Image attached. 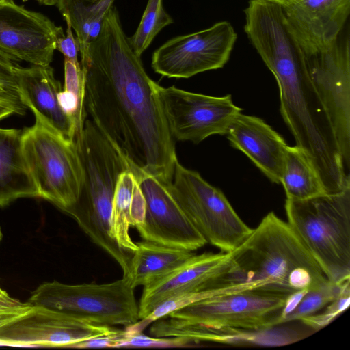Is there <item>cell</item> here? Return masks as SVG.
<instances>
[{"mask_svg":"<svg viewBox=\"0 0 350 350\" xmlns=\"http://www.w3.org/2000/svg\"><path fill=\"white\" fill-rule=\"evenodd\" d=\"M81 58L91 120L137 178L148 174L170 184L178 159L159 84L147 75L131 46L116 7Z\"/></svg>","mask_w":350,"mask_h":350,"instance_id":"obj_1","label":"cell"},{"mask_svg":"<svg viewBox=\"0 0 350 350\" xmlns=\"http://www.w3.org/2000/svg\"><path fill=\"white\" fill-rule=\"evenodd\" d=\"M255 49L277 81L280 113L296 142L317 170L327 193L350 185L335 132L312 79L305 53L286 27L271 29Z\"/></svg>","mask_w":350,"mask_h":350,"instance_id":"obj_2","label":"cell"},{"mask_svg":"<svg viewBox=\"0 0 350 350\" xmlns=\"http://www.w3.org/2000/svg\"><path fill=\"white\" fill-rule=\"evenodd\" d=\"M229 253L227 267L202 289L206 298L254 288L293 293L329 282L296 232L273 212Z\"/></svg>","mask_w":350,"mask_h":350,"instance_id":"obj_3","label":"cell"},{"mask_svg":"<svg viewBox=\"0 0 350 350\" xmlns=\"http://www.w3.org/2000/svg\"><path fill=\"white\" fill-rule=\"evenodd\" d=\"M287 222L334 284L350 280V187L301 200H286Z\"/></svg>","mask_w":350,"mask_h":350,"instance_id":"obj_4","label":"cell"},{"mask_svg":"<svg viewBox=\"0 0 350 350\" xmlns=\"http://www.w3.org/2000/svg\"><path fill=\"white\" fill-rule=\"evenodd\" d=\"M35 124L23 130L22 148L42 198L66 212L77 202L83 180L77 145L32 111Z\"/></svg>","mask_w":350,"mask_h":350,"instance_id":"obj_5","label":"cell"},{"mask_svg":"<svg viewBox=\"0 0 350 350\" xmlns=\"http://www.w3.org/2000/svg\"><path fill=\"white\" fill-rule=\"evenodd\" d=\"M135 287L129 276L105 284H68L56 280L39 285L28 302L97 325H123L139 320Z\"/></svg>","mask_w":350,"mask_h":350,"instance_id":"obj_6","label":"cell"},{"mask_svg":"<svg viewBox=\"0 0 350 350\" xmlns=\"http://www.w3.org/2000/svg\"><path fill=\"white\" fill-rule=\"evenodd\" d=\"M170 190L206 243L221 252L235 250L251 233L222 191L200 174L175 163Z\"/></svg>","mask_w":350,"mask_h":350,"instance_id":"obj_7","label":"cell"},{"mask_svg":"<svg viewBox=\"0 0 350 350\" xmlns=\"http://www.w3.org/2000/svg\"><path fill=\"white\" fill-rule=\"evenodd\" d=\"M292 293L254 288L215 295L167 316L214 327L261 329L280 325L286 298Z\"/></svg>","mask_w":350,"mask_h":350,"instance_id":"obj_8","label":"cell"},{"mask_svg":"<svg viewBox=\"0 0 350 350\" xmlns=\"http://www.w3.org/2000/svg\"><path fill=\"white\" fill-rule=\"evenodd\" d=\"M305 53V52H304ZM308 68L338 141L345 172L350 168V42L344 29L329 46L305 53Z\"/></svg>","mask_w":350,"mask_h":350,"instance_id":"obj_9","label":"cell"},{"mask_svg":"<svg viewBox=\"0 0 350 350\" xmlns=\"http://www.w3.org/2000/svg\"><path fill=\"white\" fill-rule=\"evenodd\" d=\"M237 38L228 21L174 37L154 51L152 68L155 72L169 78H189L221 68L228 61Z\"/></svg>","mask_w":350,"mask_h":350,"instance_id":"obj_10","label":"cell"},{"mask_svg":"<svg viewBox=\"0 0 350 350\" xmlns=\"http://www.w3.org/2000/svg\"><path fill=\"white\" fill-rule=\"evenodd\" d=\"M158 94L174 140L198 144L211 135H226L242 111L230 94L213 96L159 85Z\"/></svg>","mask_w":350,"mask_h":350,"instance_id":"obj_11","label":"cell"},{"mask_svg":"<svg viewBox=\"0 0 350 350\" xmlns=\"http://www.w3.org/2000/svg\"><path fill=\"white\" fill-rule=\"evenodd\" d=\"M112 328L33 306L0 325V344L68 348L77 342L106 334Z\"/></svg>","mask_w":350,"mask_h":350,"instance_id":"obj_12","label":"cell"},{"mask_svg":"<svg viewBox=\"0 0 350 350\" xmlns=\"http://www.w3.org/2000/svg\"><path fill=\"white\" fill-rule=\"evenodd\" d=\"M138 180L146 208L135 228L144 241L192 252L207 243L172 196L170 184L148 174Z\"/></svg>","mask_w":350,"mask_h":350,"instance_id":"obj_13","label":"cell"},{"mask_svg":"<svg viewBox=\"0 0 350 350\" xmlns=\"http://www.w3.org/2000/svg\"><path fill=\"white\" fill-rule=\"evenodd\" d=\"M64 33L44 14L14 1L0 4V50L13 61L50 65L56 40Z\"/></svg>","mask_w":350,"mask_h":350,"instance_id":"obj_14","label":"cell"},{"mask_svg":"<svg viewBox=\"0 0 350 350\" xmlns=\"http://www.w3.org/2000/svg\"><path fill=\"white\" fill-rule=\"evenodd\" d=\"M155 337H182L193 345L215 342L232 345L276 347L289 345L306 337L304 332L279 325L261 329L214 327L166 316L150 324Z\"/></svg>","mask_w":350,"mask_h":350,"instance_id":"obj_15","label":"cell"},{"mask_svg":"<svg viewBox=\"0 0 350 350\" xmlns=\"http://www.w3.org/2000/svg\"><path fill=\"white\" fill-rule=\"evenodd\" d=\"M282 7L302 49L309 53L338 38L349 15L350 0H294Z\"/></svg>","mask_w":350,"mask_h":350,"instance_id":"obj_16","label":"cell"},{"mask_svg":"<svg viewBox=\"0 0 350 350\" xmlns=\"http://www.w3.org/2000/svg\"><path fill=\"white\" fill-rule=\"evenodd\" d=\"M229 261V252L194 254L163 277L144 286L138 305L139 319L170 297L201 290Z\"/></svg>","mask_w":350,"mask_h":350,"instance_id":"obj_17","label":"cell"},{"mask_svg":"<svg viewBox=\"0 0 350 350\" xmlns=\"http://www.w3.org/2000/svg\"><path fill=\"white\" fill-rule=\"evenodd\" d=\"M232 146L243 152L273 183L280 184L287 146L263 120L239 113L226 134Z\"/></svg>","mask_w":350,"mask_h":350,"instance_id":"obj_18","label":"cell"},{"mask_svg":"<svg viewBox=\"0 0 350 350\" xmlns=\"http://www.w3.org/2000/svg\"><path fill=\"white\" fill-rule=\"evenodd\" d=\"M15 73L22 100L27 108L38 113L65 137L75 139L76 132L69 117L62 110L58 94L62 90L50 65L16 66Z\"/></svg>","mask_w":350,"mask_h":350,"instance_id":"obj_19","label":"cell"},{"mask_svg":"<svg viewBox=\"0 0 350 350\" xmlns=\"http://www.w3.org/2000/svg\"><path fill=\"white\" fill-rule=\"evenodd\" d=\"M22 129L0 127V207L21 198L40 197L22 148Z\"/></svg>","mask_w":350,"mask_h":350,"instance_id":"obj_20","label":"cell"},{"mask_svg":"<svg viewBox=\"0 0 350 350\" xmlns=\"http://www.w3.org/2000/svg\"><path fill=\"white\" fill-rule=\"evenodd\" d=\"M145 200L138 178L131 170L119 176L114 191L111 209L113 237L125 251L133 254L137 247L129 234L131 227L140 224L145 215Z\"/></svg>","mask_w":350,"mask_h":350,"instance_id":"obj_21","label":"cell"},{"mask_svg":"<svg viewBox=\"0 0 350 350\" xmlns=\"http://www.w3.org/2000/svg\"><path fill=\"white\" fill-rule=\"evenodd\" d=\"M136 243L129 275L135 288L157 281L194 254L192 251L144 240Z\"/></svg>","mask_w":350,"mask_h":350,"instance_id":"obj_22","label":"cell"},{"mask_svg":"<svg viewBox=\"0 0 350 350\" xmlns=\"http://www.w3.org/2000/svg\"><path fill=\"white\" fill-rule=\"evenodd\" d=\"M280 184L286 199L301 200L327 193L314 166L297 146H286Z\"/></svg>","mask_w":350,"mask_h":350,"instance_id":"obj_23","label":"cell"},{"mask_svg":"<svg viewBox=\"0 0 350 350\" xmlns=\"http://www.w3.org/2000/svg\"><path fill=\"white\" fill-rule=\"evenodd\" d=\"M115 0H58L56 4L62 16L70 23L77 35L80 55L98 36L104 19Z\"/></svg>","mask_w":350,"mask_h":350,"instance_id":"obj_24","label":"cell"},{"mask_svg":"<svg viewBox=\"0 0 350 350\" xmlns=\"http://www.w3.org/2000/svg\"><path fill=\"white\" fill-rule=\"evenodd\" d=\"M64 85L58 94L60 107L72 121L76 136L81 135L86 120L85 75L78 63L64 59Z\"/></svg>","mask_w":350,"mask_h":350,"instance_id":"obj_25","label":"cell"},{"mask_svg":"<svg viewBox=\"0 0 350 350\" xmlns=\"http://www.w3.org/2000/svg\"><path fill=\"white\" fill-rule=\"evenodd\" d=\"M172 23L163 8V0H148L137 30L129 38L134 52L141 56L160 31Z\"/></svg>","mask_w":350,"mask_h":350,"instance_id":"obj_26","label":"cell"},{"mask_svg":"<svg viewBox=\"0 0 350 350\" xmlns=\"http://www.w3.org/2000/svg\"><path fill=\"white\" fill-rule=\"evenodd\" d=\"M347 283H350V280L342 284L329 282L321 288L308 290L295 309L286 317L284 323L300 321L319 312L340 294Z\"/></svg>","mask_w":350,"mask_h":350,"instance_id":"obj_27","label":"cell"},{"mask_svg":"<svg viewBox=\"0 0 350 350\" xmlns=\"http://www.w3.org/2000/svg\"><path fill=\"white\" fill-rule=\"evenodd\" d=\"M350 304V283H347L340 294L323 309V312H317L305 317L300 321L306 326L315 331L323 328L334 321L342 312L346 310Z\"/></svg>","mask_w":350,"mask_h":350,"instance_id":"obj_28","label":"cell"},{"mask_svg":"<svg viewBox=\"0 0 350 350\" xmlns=\"http://www.w3.org/2000/svg\"><path fill=\"white\" fill-rule=\"evenodd\" d=\"M126 337L120 342L118 348H169L193 346L190 340L182 337H155L144 335L142 332L129 334L126 332Z\"/></svg>","mask_w":350,"mask_h":350,"instance_id":"obj_29","label":"cell"},{"mask_svg":"<svg viewBox=\"0 0 350 350\" xmlns=\"http://www.w3.org/2000/svg\"><path fill=\"white\" fill-rule=\"evenodd\" d=\"M126 329H112L104 334L94 336L71 345L68 348H118L119 345L126 337Z\"/></svg>","mask_w":350,"mask_h":350,"instance_id":"obj_30","label":"cell"},{"mask_svg":"<svg viewBox=\"0 0 350 350\" xmlns=\"http://www.w3.org/2000/svg\"><path fill=\"white\" fill-rule=\"evenodd\" d=\"M28 301L23 303L8 295L0 296V325L27 312L32 308Z\"/></svg>","mask_w":350,"mask_h":350,"instance_id":"obj_31","label":"cell"},{"mask_svg":"<svg viewBox=\"0 0 350 350\" xmlns=\"http://www.w3.org/2000/svg\"><path fill=\"white\" fill-rule=\"evenodd\" d=\"M66 23V34L57 39L56 49L60 51L64 58L75 62H79L78 53L79 52V44L77 38L73 36L72 27L70 23Z\"/></svg>","mask_w":350,"mask_h":350,"instance_id":"obj_32","label":"cell"},{"mask_svg":"<svg viewBox=\"0 0 350 350\" xmlns=\"http://www.w3.org/2000/svg\"><path fill=\"white\" fill-rule=\"evenodd\" d=\"M16 66L13 60L0 50V85L18 88Z\"/></svg>","mask_w":350,"mask_h":350,"instance_id":"obj_33","label":"cell"},{"mask_svg":"<svg viewBox=\"0 0 350 350\" xmlns=\"http://www.w3.org/2000/svg\"><path fill=\"white\" fill-rule=\"evenodd\" d=\"M0 103L12 105L20 115H23L27 109L22 100L19 90L14 87L0 85Z\"/></svg>","mask_w":350,"mask_h":350,"instance_id":"obj_34","label":"cell"},{"mask_svg":"<svg viewBox=\"0 0 350 350\" xmlns=\"http://www.w3.org/2000/svg\"><path fill=\"white\" fill-rule=\"evenodd\" d=\"M14 113L18 114V111L14 107L6 103H0V120Z\"/></svg>","mask_w":350,"mask_h":350,"instance_id":"obj_35","label":"cell"},{"mask_svg":"<svg viewBox=\"0 0 350 350\" xmlns=\"http://www.w3.org/2000/svg\"><path fill=\"white\" fill-rule=\"evenodd\" d=\"M40 4L45 5H56L58 0H36Z\"/></svg>","mask_w":350,"mask_h":350,"instance_id":"obj_36","label":"cell"},{"mask_svg":"<svg viewBox=\"0 0 350 350\" xmlns=\"http://www.w3.org/2000/svg\"><path fill=\"white\" fill-rule=\"evenodd\" d=\"M269 1L279 3L282 5H284L286 4H288L291 2H292L294 0H269Z\"/></svg>","mask_w":350,"mask_h":350,"instance_id":"obj_37","label":"cell"},{"mask_svg":"<svg viewBox=\"0 0 350 350\" xmlns=\"http://www.w3.org/2000/svg\"><path fill=\"white\" fill-rule=\"evenodd\" d=\"M8 294L6 293V291H3L0 288V296H4L8 295Z\"/></svg>","mask_w":350,"mask_h":350,"instance_id":"obj_38","label":"cell"},{"mask_svg":"<svg viewBox=\"0 0 350 350\" xmlns=\"http://www.w3.org/2000/svg\"><path fill=\"white\" fill-rule=\"evenodd\" d=\"M13 1V0H0V4L5 2Z\"/></svg>","mask_w":350,"mask_h":350,"instance_id":"obj_39","label":"cell"},{"mask_svg":"<svg viewBox=\"0 0 350 350\" xmlns=\"http://www.w3.org/2000/svg\"><path fill=\"white\" fill-rule=\"evenodd\" d=\"M2 239V232L1 231V229H0V240Z\"/></svg>","mask_w":350,"mask_h":350,"instance_id":"obj_40","label":"cell"}]
</instances>
